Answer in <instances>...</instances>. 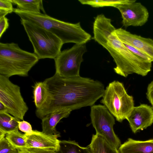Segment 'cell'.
Listing matches in <instances>:
<instances>
[{
  "mask_svg": "<svg viewBox=\"0 0 153 153\" xmlns=\"http://www.w3.org/2000/svg\"><path fill=\"white\" fill-rule=\"evenodd\" d=\"M12 3L11 0H0V18L13 12Z\"/></svg>",
  "mask_w": 153,
  "mask_h": 153,
  "instance_id": "obj_23",
  "label": "cell"
},
{
  "mask_svg": "<svg viewBox=\"0 0 153 153\" xmlns=\"http://www.w3.org/2000/svg\"><path fill=\"white\" fill-rule=\"evenodd\" d=\"M9 26L8 19L5 16L0 18V38Z\"/></svg>",
  "mask_w": 153,
  "mask_h": 153,
  "instance_id": "obj_27",
  "label": "cell"
},
{
  "mask_svg": "<svg viewBox=\"0 0 153 153\" xmlns=\"http://www.w3.org/2000/svg\"><path fill=\"white\" fill-rule=\"evenodd\" d=\"M132 131L134 133L150 126L153 123V109L147 104L134 107L127 117Z\"/></svg>",
  "mask_w": 153,
  "mask_h": 153,
  "instance_id": "obj_12",
  "label": "cell"
},
{
  "mask_svg": "<svg viewBox=\"0 0 153 153\" xmlns=\"http://www.w3.org/2000/svg\"><path fill=\"white\" fill-rule=\"evenodd\" d=\"M114 33L122 43L138 49L153 61V39L131 33L122 28L116 29Z\"/></svg>",
  "mask_w": 153,
  "mask_h": 153,
  "instance_id": "obj_11",
  "label": "cell"
},
{
  "mask_svg": "<svg viewBox=\"0 0 153 153\" xmlns=\"http://www.w3.org/2000/svg\"><path fill=\"white\" fill-rule=\"evenodd\" d=\"M55 153H91L88 147L79 146L74 140H60L59 149Z\"/></svg>",
  "mask_w": 153,
  "mask_h": 153,
  "instance_id": "obj_20",
  "label": "cell"
},
{
  "mask_svg": "<svg viewBox=\"0 0 153 153\" xmlns=\"http://www.w3.org/2000/svg\"><path fill=\"white\" fill-rule=\"evenodd\" d=\"M12 3L17 5V8L22 11L41 13V10L45 13L42 0H11Z\"/></svg>",
  "mask_w": 153,
  "mask_h": 153,
  "instance_id": "obj_19",
  "label": "cell"
},
{
  "mask_svg": "<svg viewBox=\"0 0 153 153\" xmlns=\"http://www.w3.org/2000/svg\"><path fill=\"white\" fill-rule=\"evenodd\" d=\"M146 94L147 98L153 109V80L148 85Z\"/></svg>",
  "mask_w": 153,
  "mask_h": 153,
  "instance_id": "obj_28",
  "label": "cell"
},
{
  "mask_svg": "<svg viewBox=\"0 0 153 153\" xmlns=\"http://www.w3.org/2000/svg\"><path fill=\"white\" fill-rule=\"evenodd\" d=\"M26 149L30 153H55L54 151L48 149L30 148Z\"/></svg>",
  "mask_w": 153,
  "mask_h": 153,
  "instance_id": "obj_29",
  "label": "cell"
},
{
  "mask_svg": "<svg viewBox=\"0 0 153 153\" xmlns=\"http://www.w3.org/2000/svg\"><path fill=\"white\" fill-rule=\"evenodd\" d=\"M20 20L33 45L34 53L39 59H54L61 51L63 44L62 41L53 33L33 23Z\"/></svg>",
  "mask_w": 153,
  "mask_h": 153,
  "instance_id": "obj_5",
  "label": "cell"
},
{
  "mask_svg": "<svg viewBox=\"0 0 153 153\" xmlns=\"http://www.w3.org/2000/svg\"><path fill=\"white\" fill-rule=\"evenodd\" d=\"M0 153H18V151L8 142L5 137L0 138Z\"/></svg>",
  "mask_w": 153,
  "mask_h": 153,
  "instance_id": "obj_24",
  "label": "cell"
},
{
  "mask_svg": "<svg viewBox=\"0 0 153 153\" xmlns=\"http://www.w3.org/2000/svg\"><path fill=\"white\" fill-rule=\"evenodd\" d=\"M39 59L34 53L21 49L17 44L0 43V74L9 77L28 76Z\"/></svg>",
  "mask_w": 153,
  "mask_h": 153,
  "instance_id": "obj_4",
  "label": "cell"
},
{
  "mask_svg": "<svg viewBox=\"0 0 153 153\" xmlns=\"http://www.w3.org/2000/svg\"><path fill=\"white\" fill-rule=\"evenodd\" d=\"M13 12L21 19L33 23L53 33L63 44H85L91 39V35L82 28L79 22L75 24L66 22L45 14L23 11L17 8H14Z\"/></svg>",
  "mask_w": 153,
  "mask_h": 153,
  "instance_id": "obj_3",
  "label": "cell"
},
{
  "mask_svg": "<svg viewBox=\"0 0 153 153\" xmlns=\"http://www.w3.org/2000/svg\"><path fill=\"white\" fill-rule=\"evenodd\" d=\"M20 121L8 113L0 112V138L5 137L7 133L18 130Z\"/></svg>",
  "mask_w": 153,
  "mask_h": 153,
  "instance_id": "obj_17",
  "label": "cell"
},
{
  "mask_svg": "<svg viewBox=\"0 0 153 153\" xmlns=\"http://www.w3.org/2000/svg\"><path fill=\"white\" fill-rule=\"evenodd\" d=\"M90 116L96 134L103 137L118 149L121 144L114 130L113 126L115 124L114 116L104 105L100 104L91 106Z\"/></svg>",
  "mask_w": 153,
  "mask_h": 153,
  "instance_id": "obj_9",
  "label": "cell"
},
{
  "mask_svg": "<svg viewBox=\"0 0 153 153\" xmlns=\"http://www.w3.org/2000/svg\"><path fill=\"white\" fill-rule=\"evenodd\" d=\"M88 147L91 153H119L118 149L103 137L97 134L92 135L91 143Z\"/></svg>",
  "mask_w": 153,
  "mask_h": 153,
  "instance_id": "obj_16",
  "label": "cell"
},
{
  "mask_svg": "<svg viewBox=\"0 0 153 153\" xmlns=\"http://www.w3.org/2000/svg\"><path fill=\"white\" fill-rule=\"evenodd\" d=\"M111 19L103 14L94 18L93 25V39L106 49L113 58L116 66L114 68L117 74L124 77L135 73L143 75L147 69L148 62L129 51L114 33L116 29Z\"/></svg>",
  "mask_w": 153,
  "mask_h": 153,
  "instance_id": "obj_2",
  "label": "cell"
},
{
  "mask_svg": "<svg viewBox=\"0 0 153 153\" xmlns=\"http://www.w3.org/2000/svg\"><path fill=\"white\" fill-rule=\"evenodd\" d=\"M1 112L7 113V110L5 106L2 102H0V112Z\"/></svg>",
  "mask_w": 153,
  "mask_h": 153,
  "instance_id": "obj_30",
  "label": "cell"
},
{
  "mask_svg": "<svg viewBox=\"0 0 153 153\" xmlns=\"http://www.w3.org/2000/svg\"><path fill=\"white\" fill-rule=\"evenodd\" d=\"M18 153H30L26 149L18 150Z\"/></svg>",
  "mask_w": 153,
  "mask_h": 153,
  "instance_id": "obj_31",
  "label": "cell"
},
{
  "mask_svg": "<svg viewBox=\"0 0 153 153\" xmlns=\"http://www.w3.org/2000/svg\"><path fill=\"white\" fill-rule=\"evenodd\" d=\"M19 129L21 131L25 133L27 135L31 134L33 132L30 124L28 122L23 120L19 122Z\"/></svg>",
  "mask_w": 153,
  "mask_h": 153,
  "instance_id": "obj_25",
  "label": "cell"
},
{
  "mask_svg": "<svg viewBox=\"0 0 153 153\" xmlns=\"http://www.w3.org/2000/svg\"><path fill=\"white\" fill-rule=\"evenodd\" d=\"M26 149L37 148L51 149L55 152L59 149L60 135H48L42 131L33 130V133L27 135Z\"/></svg>",
  "mask_w": 153,
  "mask_h": 153,
  "instance_id": "obj_13",
  "label": "cell"
},
{
  "mask_svg": "<svg viewBox=\"0 0 153 153\" xmlns=\"http://www.w3.org/2000/svg\"><path fill=\"white\" fill-rule=\"evenodd\" d=\"M82 4H87L94 7L112 6L116 7L118 5L133 3L136 0H79Z\"/></svg>",
  "mask_w": 153,
  "mask_h": 153,
  "instance_id": "obj_22",
  "label": "cell"
},
{
  "mask_svg": "<svg viewBox=\"0 0 153 153\" xmlns=\"http://www.w3.org/2000/svg\"><path fill=\"white\" fill-rule=\"evenodd\" d=\"M100 102L120 122L126 119L134 106L132 96L127 93L123 83L114 80L105 89Z\"/></svg>",
  "mask_w": 153,
  "mask_h": 153,
  "instance_id": "obj_6",
  "label": "cell"
},
{
  "mask_svg": "<svg viewBox=\"0 0 153 153\" xmlns=\"http://www.w3.org/2000/svg\"><path fill=\"white\" fill-rule=\"evenodd\" d=\"M87 51L85 44H75L70 48L61 51L54 59L55 73L65 78L80 76L83 55Z\"/></svg>",
  "mask_w": 153,
  "mask_h": 153,
  "instance_id": "obj_8",
  "label": "cell"
},
{
  "mask_svg": "<svg viewBox=\"0 0 153 153\" xmlns=\"http://www.w3.org/2000/svg\"><path fill=\"white\" fill-rule=\"evenodd\" d=\"M32 87L33 102L36 109H39L44 105L47 100L48 91L43 82H36Z\"/></svg>",
  "mask_w": 153,
  "mask_h": 153,
  "instance_id": "obj_18",
  "label": "cell"
},
{
  "mask_svg": "<svg viewBox=\"0 0 153 153\" xmlns=\"http://www.w3.org/2000/svg\"><path fill=\"white\" fill-rule=\"evenodd\" d=\"M43 82L48 98L44 105L36 111V116L41 120L59 110L72 111L91 106L102 97L105 90L104 85L100 81L80 76L65 78L55 73Z\"/></svg>",
  "mask_w": 153,
  "mask_h": 153,
  "instance_id": "obj_1",
  "label": "cell"
},
{
  "mask_svg": "<svg viewBox=\"0 0 153 153\" xmlns=\"http://www.w3.org/2000/svg\"><path fill=\"white\" fill-rule=\"evenodd\" d=\"M0 102L6 107L8 113L23 120L28 108L22 95L20 87L9 78L0 74Z\"/></svg>",
  "mask_w": 153,
  "mask_h": 153,
  "instance_id": "obj_7",
  "label": "cell"
},
{
  "mask_svg": "<svg viewBox=\"0 0 153 153\" xmlns=\"http://www.w3.org/2000/svg\"><path fill=\"white\" fill-rule=\"evenodd\" d=\"M123 44L129 51L137 56L147 61L152 62L151 59L142 52L132 46Z\"/></svg>",
  "mask_w": 153,
  "mask_h": 153,
  "instance_id": "obj_26",
  "label": "cell"
},
{
  "mask_svg": "<svg viewBox=\"0 0 153 153\" xmlns=\"http://www.w3.org/2000/svg\"><path fill=\"white\" fill-rule=\"evenodd\" d=\"M5 137L8 142L18 150L26 149L27 137L17 130L6 134Z\"/></svg>",
  "mask_w": 153,
  "mask_h": 153,
  "instance_id": "obj_21",
  "label": "cell"
},
{
  "mask_svg": "<svg viewBox=\"0 0 153 153\" xmlns=\"http://www.w3.org/2000/svg\"><path fill=\"white\" fill-rule=\"evenodd\" d=\"M118 150L119 153H153V138L141 141L129 138Z\"/></svg>",
  "mask_w": 153,
  "mask_h": 153,
  "instance_id": "obj_15",
  "label": "cell"
},
{
  "mask_svg": "<svg viewBox=\"0 0 153 153\" xmlns=\"http://www.w3.org/2000/svg\"><path fill=\"white\" fill-rule=\"evenodd\" d=\"M71 110L63 109L51 113L42 120V132L48 135H58L60 133L56 128L57 123L62 118L68 117Z\"/></svg>",
  "mask_w": 153,
  "mask_h": 153,
  "instance_id": "obj_14",
  "label": "cell"
},
{
  "mask_svg": "<svg viewBox=\"0 0 153 153\" xmlns=\"http://www.w3.org/2000/svg\"><path fill=\"white\" fill-rule=\"evenodd\" d=\"M120 11L122 18L123 25L141 26L148 21L149 13L146 8L141 3L135 2L120 4L116 7Z\"/></svg>",
  "mask_w": 153,
  "mask_h": 153,
  "instance_id": "obj_10",
  "label": "cell"
}]
</instances>
